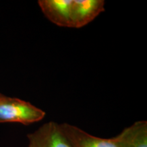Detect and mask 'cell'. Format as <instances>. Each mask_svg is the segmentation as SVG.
<instances>
[{"label":"cell","instance_id":"cell-5","mask_svg":"<svg viewBox=\"0 0 147 147\" xmlns=\"http://www.w3.org/2000/svg\"><path fill=\"white\" fill-rule=\"evenodd\" d=\"M110 139L118 147H147V121H136Z\"/></svg>","mask_w":147,"mask_h":147},{"label":"cell","instance_id":"cell-4","mask_svg":"<svg viewBox=\"0 0 147 147\" xmlns=\"http://www.w3.org/2000/svg\"><path fill=\"white\" fill-rule=\"evenodd\" d=\"M60 125L71 147H118L110 138L94 136L78 127L66 123Z\"/></svg>","mask_w":147,"mask_h":147},{"label":"cell","instance_id":"cell-2","mask_svg":"<svg viewBox=\"0 0 147 147\" xmlns=\"http://www.w3.org/2000/svg\"><path fill=\"white\" fill-rule=\"evenodd\" d=\"M45 115L44 110L21 99L5 96L0 101V123L30 125L42 121Z\"/></svg>","mask_w":147,"mask_h":147},{"label":"cell","instance_id":"cell-3","mask_svg":"<svg viewBox=\"0 0 147 147\" xmlns=\"http://www.w3.org/2000/svg\"><path fill=\"white\" fill-rule=\"evenodd\" d=\"M29 147H71L60 124L50 121L27 135Z\"/></svg>","mask_w":147,"mask_h":147},{"label":"cell","instance_id":"cell-1","mask_svg":"<svg viewBox=\"0 0 147 147\" xmlns=\"http://www.w3.org/2000/svg\"><path fill=\"white\" fill-rule=\"evenodd\" d=\"M46 17L59 27L81 28L105 10L104 0H40Z\"/></svg>","mask_w":147,"mask_h":147},{"label":"cell","instance_id":"cell-6","mask_svg":"<svg viewBox=\"0 0 147 147\" xmlns=\"http://www.w3.org/2000/svg\"><path fill=\"white\" fill-rule=\"evenodd\" d=\"M5 96V95H3V94H1V93H0V101H1V100H2V99H3V97H4Z\"/></svg>","mask_w":147,"mask_h":147}]
</instances>
